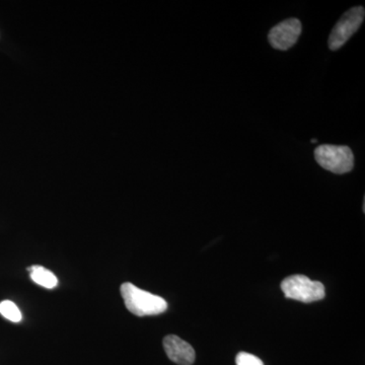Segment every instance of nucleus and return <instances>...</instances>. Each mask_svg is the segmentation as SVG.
Wrapping results in <instances>:
<instances>
[{
    "label": "nucleus",
    "mask_w": 365,
    "mask_h": 365,
    "mask_svg": "<svg viewBox=\"0 0 365 365\" xmlns=\"http://www.w3.org/2000/svg\"><path fill=\"white\" fill-rule=\"evenodd\" d=\"M302 31V26L299 20L288 19L271 29L268 35L269 43L274 49L285 51L297 42Z\"/></svg>",
    "instance_id": "39448f33"
},
{
    "label": "nucleus",
    "mask_w": 365,
    "mask_h": 365,
    "mask_svg": "<svg viewBox=\"0 0 365 365\" xmlns=\"http://www.w3.org/2000/svg\"><path fill=\"white\" fill-rule=\"evenodd\" d=\"M364 7L355 6L343 14L329 36L328 45L332 51L340 49L359 31L364 23Z\"/></svg>",
    "instance_id": "20e7f679"
},
{
    "label": "nucleus",
    "mask_w": 365,
    "mask_h": 365,
    "mask_svg": "<svg viewBox=\"0 0 365 365\" xmlns=\"http://www.w3.org/2000/svg\"><path fill=\"white\" fill-rule=\"evenodd\" d=\"M120 290L127 309L135 316H157L168 309L167 302L163 297L144 292L130 282L123 283Z\"/></svg>",
    "instance_id": "f257e3e1"
},
{
    "label": "nucleus",
    "mask_w": 365,
    "mask_h": 365,
    "mask_svg": "<svg viewBox=\"0 0 365 365\" xmlns=\"http://www.w3.org/2000/svg\"><path fill=\"white\" fill-rule=\"evenodd\" d=\"M163 348L168 357L179 365H192L195 361V350L189 343L175 335H169L163 339Z\"/></svg>",
    "instance_id": "423d86ee"
},
{
    "label": "nucleus",
    "mask_w": 365,
    "mask_h": 365,
    "mask_svg": "<svg viewBox=\"0 0 365 365\" xmlns=\"http://www.w3.org/2000/svg\"><path fill=\"white\" fill-rule=\"evenodd\" d=\"M281 289L287 299L306 304L322 300L326 295L323 283L311 280L304 275H292L285 278L281 283Z\"/></svg>",
    "instance_id": "7ed1b4c3"
},
{
    "label": "nucleus",
    "mask_w": 365,
    "mask_h": 365,
    "mask_svg": "<svg viewBox=\"0 0 365 365\" xmlns=\"http://www.w3.org/2000/svg\"><path fill=\"white\" fill-rule=\"evenodd\" d=\"M28 271H30V276L34 282L41 287L52 289L58 285V279L56 276L43 266L33 265L28 268Z\"/></svg>",
    "instance_id": "0eeeda50"
},
{
    "label": "nucleus",
    "mask_w": 365,
    "mask_h": 365,
    "mask_svg": "<svg viewBox=\"0 0 365 365\" xmlns=\"http://www.w3.org/2000/svg\"><path fill=\"white\" fill-rule=\"evenodd\" d=\"M314 158L323 169L336 175L347 174L354 168V155L346 145H319L314 150Z\"/></svg>",
    "instance_id": "f03ea898"
},
{
    "label": "nucleus",
    "mask_w": 365,
    "mask_h": 365,
    "mask_svg": "<svg viewBox=\"0 0 365 365\" xmlns=\"http://www.w3.org/2000/svg\"><path fill=\"white\" fill-rule=\"evenodd\" d=\"M235 364L237 365H264L259 357L247 352L239 353L235 359Z\"/></svg>",
    "instance_id": "1a4fd4ad"
},
{
    "label": "nucleus",
    "mask_w": 365,
    "mask_h": 365,
    "mask_svg": "<svg viewBox=\"0 0 365 365\" xmlns=\"http://www.w3.org/2000/svg\"><path fill=\"white\" fill-rule=\"evenodd\" d=\"M0 314L13 323H19L21 321L20 309L11 300H4V302H0Z\"/></svg>",
    "instance_id": "6e6552de"
},
{
    "label": "nucleus",
    "mask_w": 365,
    "mask_h": 365,
    "mask_svg": "<svg viewBox=\"0 0 365 365\" xmlns=\"http://www.w3.org/2000/svg\"><path fill=\"white\" fill-rule=\"evenodd\" d=\"M317 141H318V140H317V139H316V138H314V139H312L311 143H317Z\"/></svg>",
    "instance_id": "9d476101"
}]
</instances>
